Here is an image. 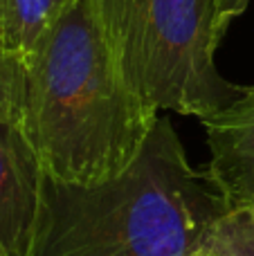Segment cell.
<instances>
[{
    "label": "cell",
    "instance_id": "obj_9",
    "mask_svg": "<svg viewBox=\"0 0 254 256\" xmlns=\"http://www.w3.org/2000/svg\"><path fill=\"white\" fill-rule=\"evenodd\" d=\"M250 2L252 0H216V30L220 38L228 34V27L234 22V18L246 14Z\"/></svg>",
    "mask_w": 254,
    "mask_h": 256
},
{
    "label": "cell",
    "instance_id": "obj_5",
    "mask_svg": "<svg viewBox=\"0 0 254 256\" xmlns=\"http://www.w3.org/2000/svg\"><path fill=\"white\" fill-rule=\"evenodd\" d=\"M207 132V173L232 209L254 200V86L241 90L223 110L200 120Z\"/></svg>",
    "mask_w": 254,
    "mask_h": 256
},
{
    "label": "cell",
    "instance_id": "obj_7",
    "mask_svg": "<svg viewBox=\"0 0 254 256\" xmlns=\"http://www.w3.org/2000/svg\"><path fill=\"white\" fill-rule=\"evenodd\" d=\"M205 245L225 256H254V216L248 207L228 212L214 230L210 232Z\"/></svg>",
    "mask_w": 254,
    "mask_h": 256
},
{
    "label": "cell",
    "instance_id": "obj_4",
    "mask_svg": "<svg viewBox=\"0 0 254 256\" xmlns=\"http://www.w3.org/2000/svg\"><path fill=\"white\" fill-rule=\"evenodd\" d=\"M45 171L20 122H0V252L30 256Z\"/></svg>",
    "mask_w": 254,
    "mask_h": 256
},
{
    "label": "cell",
    "instance_id": "obj_1",
    "mask_svg": "<svg viewBox=\"0 0 254 256\" xmlns=\"http://www.w3.org/2000/svg\"><path fill=\"white\" fill-rule=\"evenodd\" d=\"M22 130L45 176L97 184L142 150L160 112L126 76L97 0H70L25 58Z\"/></svg>",
    "mask_w": 254,
    "mask_h": 256
},
{
    "label": "cell",
    "instance_id": "obj_2",
    "mask_svg": "<svg viewBox=\"0 0 254 256\" xmlns=\"http://www.w3.org/2000/svg\"><path fill=\"white\" fill-rule=\"evenodd\" d=\"M228 212L218 184L189 164L160 115L120 176L97 184L43 178L30 256H194Z\"/></svg>",
    "mask_w": 254,
    "mask_h": 256
},
{
    "label": "cell",
    "instance_id": "obj_11",
    "mask_svg": "<svg viewBox=\"0 0 254 256\" xmlns=\"http://www.w3.org/2000/svg\"><path fill=\"white\" fill-rule=\"evenodd\" d=\"M248 209H250V212H252V216H254V200H252V204H250V207H248Z\"/></svg>",
    "mask_w": 254,
    "mask_h": 256
},
{
    "label": "cell",
    "instance_id": "obj_6",
    "mask_svg": "<svg viewBox=\"0 0 254 256\" xmlns=\"http://www.w3.org/2000/svg\"><path fill=\"white\" fill-rule=\"evenodd\" d=\"M70 0H0V52L27 58Z\"/></svg>",
    "mask_w": 254,
    "mask_h": 256
},
{
    "label": "cell",
    "instance_id": "obj_12",
    "mask_svg": "<svg viewBox=\"0 0 254 256\" xmlns=\"http://www.w3.org/2000/svg\"><path fill=\"white\" fill-rule=\"evenodd\" d=\"M0 256H4V254H2V252H0Z\"/></svg>",
    "mask_w": 254,
    "mask_h": 256
},
{
    "label": "cell",
    "instance_id": "obj_8",
    "mask_svg": "<svg viewBox=\"0 0 254 256\" xmlns=\"http://www.w3.org/2000/svg\"><path fill=\"white\" fill-rule=\"evenodd\" d=\"M25 81V58L0 52V122H22Z\"/></svg>",
    "mask_w": 254,
    "mask_h": 256
},
{
    "label": "cell",
    "instance_id": "obj_10",
    "mask_svg": "<svg viewBox=\"0 0 254 256\" xmlns=\"http://www.w3.org/2000/svg\"><path fill=\"white\" fill-rule=\"evenodd\" d=\"M194 256H225V254H220V252H216V250H212L210 245H202L200 250H198Z\"/></svg>",
    "mask_w": 254,
    "mask_h": 256
},
{
    "label": "cell",
    "instance_id": "obj_3",
    "mask_svg": "<svg viewBox=\"0 0 254 256\" xmlns=\"http://www.w3.org/2000/svg\"><path fill=\"white\" fill-rule=\"evenodd\" d=\"M135 92L153 112L205 117L241 94L216 68V0H97Z\"/></svg>",
    "mask_w": 254,
    "mask_h": 256
}]
</instances>
